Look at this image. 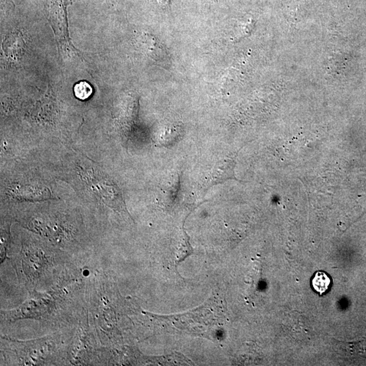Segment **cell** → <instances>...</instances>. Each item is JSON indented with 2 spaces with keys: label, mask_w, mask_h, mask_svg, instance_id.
Listing matches in <instances>:
<instances>
[{
  "label": "cell",
  "mask_w": 366,
  "mask_h": 366,
  "mask_svg": "<svg viewBox=\"0 0 366 366\" xmlns=\"http://www.w3.org/2000/svg\"><path fill=\"white\" fill-rule=\"evenodd\" d=\"M137 44L139 49L155 62L164 67L170 66L171 61L168 51L156 37L149 33H142L138 38Z\"/></svg>",
  "instance_id": "obj_1"
},
{
  "label": "cell",
  "mask_w": 366,
  "mask_h": 366,
  "mask_svg": "<svg viewBox=\"0 0 366 366\" xmlns=\"http://www.w3.org/2000/svg\"><path fill=\"white\" fill-rule=\"evenodd\" d=\"M330 283V278L323 271L317 272L312 279L313 288L321 295L328 291Z\"/></svg>",
  "instance_id": "obj_2"
},
{
  "label": "cell",
  "mask_w": 366,
  "mask_h": 366,
  "mask_svg": "<svg viewBox=\"0 0 366 366\" xmlns=\"http://www.w3.org/2000/svg\"><path fill=\"white\" fill-rule=\"evenodd\" d=\"M93 92V89L91 84L85 81L80 82L74 87V93L76 97L81 100L89 99Z\"/></svg>",
  "instance_id": "obj_3"
},
{
  "label": "cell",
  "mask_w": 366,
  "mask_h": 366,
  "mask_svg": "<svg viewBox=\"0 0 366 366\" xmlns=\"http://www.w3.org/2000/svg\"><path fill=\"white\" fill-rule=\"evenodd\" d=\"M160 5L163 7H167L171 3V0H157Z\"/></svg>",
  "instance_id": "obj_4"
}]
</instances>
